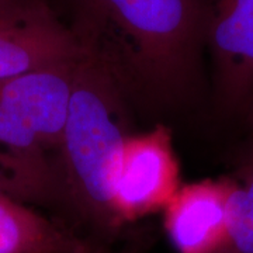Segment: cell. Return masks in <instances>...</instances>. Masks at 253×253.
Here are the masks:
<instances>
[{
  "mask_svg": "<svg viewBox=\"0 0 253 253\" xmlns=\"http://www.w3.org/2000/svg\"><path fill=\"white\" fill-rule=\"evenodd\" d=\"M183 184L172 129L156 124L126 138L111 179V201L118 224L128 226L162 212Z\"/></svg>",
  "mask_w": 253,
  "mask_h": 253,
  "instance_id": "cell-4",
  "label": "cell"
},
{
  "mask_svg": "<svg viewBox=\"0 0 253 253\" xmlns=\"http://www.w3.org/2000/svg\"><path fill=\"white\" fill-rule=\"evenodd\" d=\"M231 176L183 183L162 211L163 229L176 253H221L228 234Z\"/></svg>",
  "mask_w": 253,
  "mask_h": 253,
  "instance_id": "cell-6",
  "label": "cell"
},
{
  "mask_svg": "<svg viewBox=\"0 0 253 253\" xmlns=\"http://www.w3.org/2000/svg\"><path fill=\"white\" fill-rule=\"evenodd\" d=\"M51 6L134 110L180 109L200 90L206 0H55Z\"/></svg>",
  "mask_w": 253,
  "mask_h": 253,
  "instance_id": "cell-1",
  "label": "cell"
},
{
  "mask_svg": "<svg viewBox=\"0 0 253 253\" xmlns=\"http://www.w3.org/2000/svg\"><path fill=\"white\" fill-rule=\"evenodd\" d=\"M81 56L0 83V149L45 181L54 196V211L58 206L54 163Z\"/></svg>",
  "mask_w": 253,
  "mask_h": 253,
  "instance_id": "cell-3",
  "label": "cell"
},
{
  "mask_svg": "<svg viewBox=\"0 0 253 253\" xmlns=\"http://www.w3.org/2000/svg\"><path fill=\"white\" fill-rule=\"evenodd\" d=\"M81 55L51 3L31 16L0 23V83Z\"/></svg>",
  "mask_w": 253,
  "mask_h": 253,
  "instance_id": "cell-7",
  "label": "cell"
},
{
  "mask_svg": "<svg viewBox=\"0 0 253 253\" xmlns=\"http://www.w3.org/2000/svg\"><path fill=\"white\" fill-rule=\"evenodd\" d=\"M234 179L228 234L221 253H253V144L245 151Z\"/></svg>",
  "mask_w": 253,
  "mask_h": 253,
  "instance_id": "cell-9",
  "label": "cell"
},
{
  "mask_svg": "<svg viewBox=\"0 0 253 253\" xmlns=\"http://www.w3.org/2000/svg\"><path fill=\"white\" fill-rule=\"evenodd\" d=\"M151 246V238L142 234L126 236V241L120 246H116L111 253H148Z\"/></svg>",
  "mask_w": 253,
  "mask_h": 253,
  "instance_id": "cell-12",
  "label": "cell"
},
{
  "mask_svg": "<svg viewBox=\"0 0 253 253\" xmlns=\"http://www.w3.org/2000/svg\"><path fill=\"white\" fill-rule=\"evenodd\" d=\"M206 52L218 106L246 113L253 100V0H206Z\"/></svg>",
  "mask_w": 253,
  "mask_h": 253,
  "instance_id": "cell-5",
  "label": "cell"
},
{
  "mask_svg": "<svg viewBox=\"0 0 253 253\" xmlns=\"http://www.w3.org/2000/svg\"><path fill=\"white\" fill-rule=\"evenodd\" d=\"M48 4V0H0V23L31 16Z\"/></svg>",
  "mask_w": 253,
  "mask_h": 253,
  "instance_id": "cell-11",
  "label": "cell"
},
{
  "mask_svg": "<svg viewBox=\"0 0 253 253\" xmlns=\"http://www.w3.org/2000/svg\"><path fill=\"white\" fill-rule=\"evenodd\" d=\"M134 109L106 71L83 54L78 62L62 142L54 163L58 219L82 235L117 246L129 232L118 224L111 179Z\"/></svg>",
  "mask_w": 253,
  "mask_h": 253,
  "instance_id": "cell-2",
  "label": "cell"
},
{
  "mask_svg": "<svg viewBox=\"0 0 253 253\" xmlns=\"http://www.w3.org/2000/svg\"><path fill=\"white\" fill-rule=\"evenodd\" d=\"M0 191L30 207H51L54 196L42 180L26 163L0 149Z\"/></svg>",
  "mask_w": 253,
  "mask_h": 253,
  "instance_id": "cell-10",
  "label": "cell"
},
{
  "mask_svg": "<svg viewBox=\"0 0 253 253\" xmlns=\"http://www.w3.org/2000/svg\"><path fill=\"white\" fill-rule=\"evenodd\" d=\"M114 248L0 191V253H111Z\"/></svg>",
  "mask_w": 253,
  "mask_h": 253,
  "instance_id": "cell-8",
  "label": "cell"
},
{
  "mask_svg": "<svg viewBox=\"0 0 253 253\" xmlns=\"http://www.w3.org/2000/svg\"><path fill=\"white\" fill-rule=\"evenodd\" d=\"M246 114L249 116V121H251V124H252V129H253V100H252V103H251V106H249L248 110H246ZM251 144H253V134H252V141H251Z\"/></svg>",
  "mask_w": 253,
  "mask_h": 253,
  "instance_id": "cell-13",
  "label": "cell"
}]
</instances>
